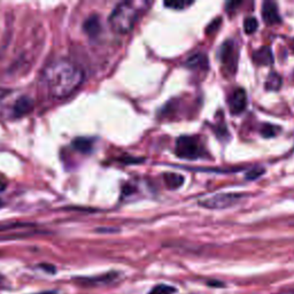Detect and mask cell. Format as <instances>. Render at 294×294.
<instances>
[{
    "label": "cell",
    "mask_w": 294,
    "mask_h": 294,
    "mask_svg": "<svg viewBox=\"0 0 294 294\" xmlns=\"http://www.w3.org/2000/svg\"><path fill=\"white\" fill-rule=\"evenodd\" d=\"M83 79L82 68L67 59L55 60L44 70V80L48 93L55 99L71 95L82 85Z\"/></svg>",
    "instance_id": "cell-1"
},
{
    "label": "cell",
    "mask_w": 294,
    "mask_h": 294,
    "mask_svg": "<svg viewBox=\"0 0 294 294\" xmlns=\"http://www.w3.org/2000/svg\"><path fill=\"white\" fill-rule=\"evenodd\" d=\"M138 18V10L134 3L123 2L120 3L110 15L108 22L113 31L116 34H128L132 30Z\"/></svg>",
    "instance_id": "cell-2"
},
{
    "label": "cell",
    "mask_w": 294,
    "mask_h": 294,
    "mask_svg": "<svg viewBox=\"0 0 294 294\" xmlns=\"http://www.w3.org/2000/svg\"><path fill=\"white\" fill-rule=\"evenodd\" d=\"M176 155L185 160H197L206 155L203 144L197 137L182 136L176 140Z\"/></svg>",
    "instance_id": "cell-3"
},
{
    "label": "cell",
    "mask_w": 294,
    "mask_h": 294,
    "mask_svg": "<svg viewBox=\"0 0 294 294\" xmlns=\"http://www.w3.org/2000/svg\"><path fill=\"white\" fill-rule=\"evenodd\" d=\"M241 199H244L241 193H221L199 201V205L207 209H224L238 204Z\"/></svg>",
    "instance_id": "cell-4"
},
{
    "label": "cell",
    "mask_w": 294,
    "mask_h": 294,
    "mask_svg": "<svg viewBox=\"0 0 294 294\" xmlns=\"http://www.w3.org/2000/svg\"><path fill=\"white\" fill-rule=\"evenodd\" d=\"M236 45L231 40L225 42L221 48V61L228 71H233L237 66V54L235 53Z\"/></svg>",
    "instance_id": "cell-5"
},
{
    "label": "cell",
    "mask_w": 294,
    "mask_h": 294,
    "mask_svg": "<svg viewBox=\"0 0 294 294\" xmlns=\"http://www.w3.org/2000/svg\"><path fill=\"white\" fill-rule=\"evenodd\" d=\"M247 106V94L244 88L238 87L229 96V107L232 114H240Z\"/></svg>",
    "instance_id": "cell-6"
},
{
    "label": "cell",
    "mask_w": 294,
    "mask_h": 294,
    "mask_svg": "<svg viewBox=\"0 0 294 294\" xmlns=\"http://www.w3.org/2000/svg\"><path fill=\"white\" fill-rule=\"evenodd\" d=\"M262 16L264 21L269 24H276L280 22V15L277 4L273 2H264L262 5Z\"/></svg>",
    "instance_id": "cell-7"
},
{
    "label": "cell",
    "mask_w": 294,
    "mask_h": 294,
    "mask_svg": "<svg viewBox=\"0 0 294 294\" xmlns=\"http://www.w3.org/2000/svg\"><path fill=\"white\" fill-rule=\"evenodd\" d=\"M253 61L259 66H269L273 62L272 51L269 46H262L256 50L252 56Z\"/></svg>",
    "instance_id": "cell-8"
},
{
    "label": "cell",
    "mask_w": 294,
    "mask_h": 294,
    "mask_svg": "<svg viewBox=\"0 0 294 294\" xmlns=\"http://www.w3.org/2000/svg\"><path fill=\"white\" fill-rule=\"evenodd\" d=\"M32 108H34V100L27 95L20 96L13 105V114L14 116H23L31 112Z\"/></svg>",
    "instance_id": "cell-9"
},
{
    "label": "cell",
    "mask_w": 294,
    "mask_h": 294,
    "mask_svg": "<svg viewBox=\"0 0 294 294\" xmlns=\"http://www.w3.org/2000/svg\"><path fill=\"white\" fill-rule=\"evenodd\" d=\"M116 277H118V273L116 272H108V273H105V275L102 276H96V277H86V278H80L79 281L82 283L83 285H88V286H91V285H100V284H108L111 283V281L114 280Z\"/></svg>",
    "instance_id": "cell-10"
},
{
    "label": "cell",
    "mask_w": 294,
    "mask_h": 294,
    "mask_svg": "<svg viewBox=\"0 0 294 294\" xmlns=\"http://www.w3.org/2000/svg\"><path fill=\"white\" fill-rule=\"evenodd\" d=\"M185 64L191 69H206L208 68V58L204 53L193 54L187 59Z\"/></svg>",
    "instance_id": "cell-11"
},
{
    "label": "cell",
    "mask_w": 294,
    "mask_h": 294,
    "mask_svg": "<svg viewBox=\"0 0 294 294\" xmlns=\"http://www.w3.org/2000/svg\"><path fill=\"white\" fill-rule=\"evenodd\" d=\"M185 178L179 174H175V172H166L163 175V182L166 186L170 190H177L184 184Z\"/></svg>",
    "instance_id": "cell-12"
},
{
    "label": "cell",
    "mask_w": 294,
    "mask_h": 294,
    "mask_svg": "<svg viewBox=\"0 0 294 294\" xmlns=\"http://www.w3.org/2000/svg\"><path fill=\"white\" fill-rule=\"evenodd\" d=\"M84 30H85L91 37H95L102 30V24H100V20L98 16H90L85 23H84Z\"/></svg>",
    "instance_id": "cell-13"
},
{
    "label": "cell",
    "mask_w": 294,
    "mask_h": 294,
    "mask_svg": "<svg viewBox=\"0 0 294 294\" xmlns=\"http://www.w3.org/2000/svg\"><path fill=\"white\" fill-rule=\"evenodd\" d=\"M281 82H283V79H281L280 75L272 71L269 74L267 80H265V88L269 91H278L281 87Z\"/></svg>",
    "instance_id": "cell-14"
},
{
    "label": "cell",
    "mask_w": 294,
    "mask_h": 294,
    "mask_svg": "<svg viewBox=\"0 0 294 294\" xmlns=\"http://www.w3.org/2000/svg\"><path fill=\"white\" fill-rule=\"evenodd\" d=\"M72 145H74L75 150H77L82 153H88V152H91V150H92V140L87 139V138L76 139L75 142L72 143Z\"/></svg>",
    "instance_id": "cell-15"
},
{
    "label": "cell",
    "mask_w": 294,
    "mask_h": 294,
    "mask_svg": "<svg viewBox=\"0 0 294 294\" xmlns=\"http://www.w3.org/2000/svg\"><path fill=\"white\" fill-rule=\"evenodd\" d=\"M176 292L177 288L174 286L166 284H159L155 285L154 287H152L147 294H175Z\"/></svg>",
    "instance_id": "cell-16"
},
{
    "label": "cell",
    "mask_w": 294,
    "mask_h": 294,
    "mask_svg": "<svg viewBox=\"0 0 294 294\" xmlns=\"http://www.w3.org/2000/svg\"><path fill=\"white\" fill-rule=\"evenodd\" d=\"M257 28H259V22H257V20L255 18H253V16H249V18H247L244 21V30L247 35L254 34L257 30Z\"/></svg>",
    "instance_id": "cell-17"
},
{
    "label": "cell",
    "mask_w": 294,
    "mask_h": 294,
    "mask_svg": "<svg viewBox=\"0 0 294 294\" xmlns=\"http://www.w3.org/2000/svg\"><path fill=\"white\" fill-rule=\"evenodd\" d=\"M279 128L271 126V124H264L262 130H261V134H262L263 137L265 138H271V137H275L277 134H278Z\"/></svg>",
    "instance_id": "cell-18"
},
{
    "label": "cell",
    "mask_w": 294,
    "mask_h": 294,
    "mask_svg": "<svg viewBox=\"0 0 294 294\" xmlns=\"http://www.w3.org/2000/svg\"><path fill=\"white\" fill-rule=\"evenodd\" d=\"M264 172H265L264 168H262V167H254L253 169H251L249 171H247L246 178L248 180H254V179H257L259 177L262 176Z\"/></svg>",
    "instance_id": "cell-19"
},
{
    "label": "cell",
    "mask_w": 294,
    "mask_h": 294,
    "mask_svg": "<svg viewBox=\"0 0 294 294\" xmlns=\"http://www.w3.org/2000/svg\"><path fill=\"white\" fill-rule=\"evenodd\" d=\"M193 3L188 2H166L164 3V6L170 7L172 10H184L186 6L192 5Z\"/></svg>",
    "instance_id": "cell-20"
},
{
    "label": "cell",
    "mask_w": 294,
    "mask_h": 294,
    "mask_svg": "<svg viewBox=\"0 0 294 294\" xmlns=\"http://www.w3.org/2000/svg\"><path fill=\"white\" fill-rule=\"evenodd\" d=\"M40 268L43 269L44 271L45 272H48V273H52V275H53V273H55L56 272V268L54 267V265H52V264H48V263H43V264H40L39 265Z\"/></svg>",
    "instance_id": "cell-21"
},
{
    "label": "cell",
    "mask_w": 294,
    "mask_h": 294,
    "mask_svg": "<svg viewBox=\"0 0 294 294\" xmlns=\"http://www.w3.org/2000/svg\"><path fill=\"white\" fill-rule=\"evenodd\" d=\"M6 186H7V185H6V183H5V180L0 178V192L5 191V190H6Z\"/></svg>",
    "instance_id": "cell-22"
},
{
    "label": "cell",
    "mask_w": 294,
    "mask_h": 294,
    "mask_svg": "<svg viewBox=\"0 0 294 294\" xmlns=\"http://www.w3.org/2000/svg\"><path fill=\"white\" fill-rule=\"evenodd\" d=\"M279 294H294V289H289V291H286V292H281Z\"/></svg>",
    "instance_id": "cell-23"
},
{
    "label": "cell",
    "mask_w": 294,
    "mask_h": 294,
    "mask_svg": "<svg viewBox=\"0 0 294 294\" xmlns=\"http://www.w3.org/2000/svg\"><path fill=\"white\" fill-rule=\"evenodd\" d=\"M4 281V278H3V276H0V285H2V283Z\"/></svg>",
    "instance_id": "cell-24"
},
{
    "label": "cell",
    "mask_w": 294,
    "mask_h": 294,
    "mask_svg": "<svg viewBox=\"0 0 294 294\" xmlns=\"http://www.w3.org/2000/svg\"><path fill=\"white\" fill-rule=\"evenodd\" d=\"M293 48H294V43H293Z\"/></svg>",
    "instance_id": "cell-25"
}]
</instances>
